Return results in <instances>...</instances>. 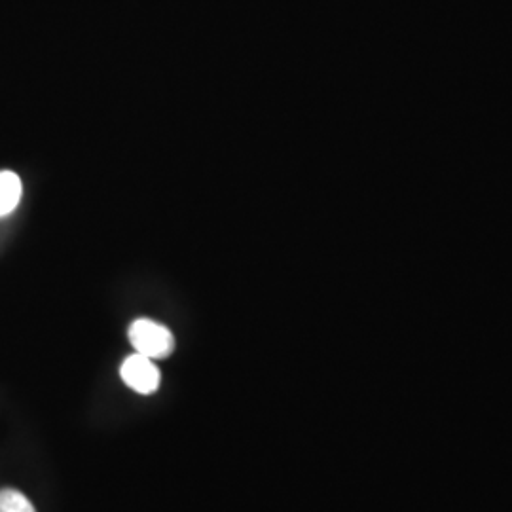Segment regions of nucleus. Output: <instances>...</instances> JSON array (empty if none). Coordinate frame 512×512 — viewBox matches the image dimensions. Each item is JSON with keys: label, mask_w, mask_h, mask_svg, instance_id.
I'll return each mask as SVG.
<instances>
[{"label": "nucleus", "mask_w": 512, "mask_h": 512, "mask_svg": "<svg viewBox=\"0 0 512 512\" xmlns=\"http://www.w3.org/2000/svg\"><path fill=\"white\" fill-rule=\"evenodd\" d=\"M23 194V184L14 171H0V217L10 215Z\"/></svg>", "instance_id": "7ed1b4c3"}, {"label": "nucleus", "mask_w": 512, "mask_h": 512, "mask_svg": "<svg viewBox=\"0 0 512 512\" xmlns=\"http://www.w3.org/2000/svg\"><path fill=\"white\" fill-rule=\"evenodd\" d=\"M120 376L129 389H133L139 395H152L158 391L162 384L160 368L154 365L152 359H148L141 353H133L122 363Z\"/></svg>", "instance_id": "f03ea898"}, {"label": "nucleus", "mask_w": 512, "mask_h": 512, "mask_svg": "<svg viewBox=\"0 0 512 512\" xmlns=\"http://www.w3.org/2000/svg\"><path fill=\"white\" fill-rule=\"evenodd\" d=\"M128 336L135 353H141L152 361L165 359L175 351V336L171 334V330L152 319L133 321Z\"/></svg>", "instance_id": "f257e3e1"}, {"label": "nucleus", "mask_w": 512, "mask_h": 512, "mask_svg": "<svg viewBox=\"0 0 512 512\" xmlns=\"http://www.w3.org/2000/svg\"><path fill=\"white\" fill-rule=\"evenodd\" d=\"M0 512H37L33 503L18 490H0Z\"/></svg>", "instance_id": "20e7f679"}]
</instances>
